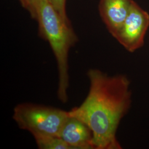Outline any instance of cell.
<instances>
[{"instance_id":"6da1fadb","label":"cell","mask_w":149,"mask_h":149,"mask_svg":"<svg viewBox=\"0 0 149 149\" xmlns=\"http://www.w3.org/2000/svg\"><path fill=\"white\" fill-rule=\"evenodd\" d=\"M89 92L80 106L69 111L90 129L95 149H120L118 128L131 105L130 82L126 76H109L100 70L87 72Z\"/></svg>"},{"instance_id":"7a4b0ae2","label":"cell","mask_w":149,"mask_h":149,"mask_svg":"<svg viewBox=\"0 0 149 149\" xmlns=\"http://www.w3.org/2000/svg\"><path fill=\"white\" fill-rule=\"evenodd\" d=\"M36 20L39 35L49 43L56 59L59 74L57 95L65 103L69 86V53L77 37L70 21L64 19L48 0H38Z\"/></svg>"},{"instance_id":"3957f363","label":"cell","mask_w":149,"mask_h":149,"mask_svg":"<svg viewBox=\"0 0 149 149\" xmlns=\"http://www.w3.org/2000/svg\"><path fill=\"white\" fill-rule=\"evenodd\" d=\"M69 116V112L59 108L23 103L15 107L13 118L19 128L28 131L35 138L58 136Z\"/></svg>"},{"instance_id":"277c9868","label":"cell","mask_w":149,"mask_h":149,"mask_svg":"<svg viewBox=\"0 0 149 149\" xmlns=\"http://www.w3.org/2000/svg\"><path fill=\"white\" fill-rule=\"evenodd\" d=\"M149 27V14L133 1L124 24L115 38L128 52L142 47Z\"/></svg>"},{"instance_id":"5b68a950","label":"cell","mask_w":149,"mask_h":149,"mask_svg":"<svg viewBox=\"0 0 149 149\" xmlns=\"http://www.w3.org/2000/svg\"><path fill=\"white\" fill-rule=\"evenodd\" d=\"M133 0H100L99 11L103 21L114 38L128 16Z\"/></svg>"},{"instance_id":"8992f818","label":"cell","mask_w":149,"mask_h":149,"mask_svg":"<svg viewBox=\"0 0 149 149\" xmlns=\"http://www.w3.org/2000/svg\"><path fill=\"white\" fill-rule=\"evenodd\" d=\"M58 136L70 145L72 149H93L92 133L90 129L85 123L70 114Z\"/></svg>"},{"instance_id":"52a82bcc","label":"cell","mask_w":149,"mask_h":149,"mask_svg":"<svg viewBox=\"0 0 149 149\" xmlns=\"http://www.w3.org/2000/svg\"><path fill=\"white\" fill-rule=\"evenodd\" d=\"M34 139L39 149H72L70 145L58 136H45Z\"/></svg>"},{"instance_id":"ba28073f","label":"cell","mask_w":149,"mask_h":149,"mask_svg":"<svg viewBox=\"0 0 149 149\" xmlns=\"http://www.w3.org/2000/svg\"><path fill=\"white\" fill-rule=\"evenodd\" d=\"M55 10L66 21H70L66 12V0H48Z\"/></svg>"},{"instance_id":"9c48e42d","label":"cell","mask_w":149,"mask_h":149,"mask_svg":"<svg viewBox=\"0 0 149 149\" xmlns=\"http://www.w3.org/2000/svg\"><path fill=\"white\" fill-rule=\"evenodd\" d=\"M24 8L30 13L32 18L36 19L38 0H19Z\"/></svg>"}]
</instances>
